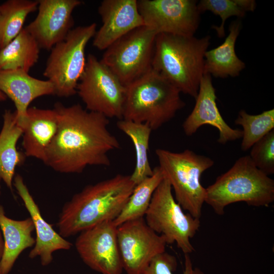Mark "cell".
Instances as JSON below:
<instances>
[{
    "label": "cell",
    "mask_w": 274,
    "mask_h": 274,
    "mask_svg": "<svg viewBox=\"0 0 274 274\" xmlns=\"http://www.w3.org/2000/svg\"><path fill=\"white\" fill-rule=\"evenodd\" d=\"M58 115L57 132L44 163L63 174H80L88 166H110L108 153L120 144L109 130V118L80 104L54 105Z\"/></svg>",
    "instance_id": "6da1fadb"
},
{
    "label": "cell",
    "mask_w": 274,
    "mask_h": 274,
    "mask_svg": "<svg viewBox=\"0 0 274 274\" xmlns=\"http://www.w3.org/2000/svg\"><path fill=\"white\" fill-rule=\"evenodd\" d=\"M135 185L130 175L118 174L85 186L63 206L57 223L59 234L68 237L119 215Z\"/></svg>",
    "instance_id": "7a4b0ae2"
},
{
    "label": "cell",
    "mask_w": 274,
    "mask_h": 274,
    "mask_svg": "<svg viewBox=\"0 0 274 274\" xmlns=\"http://www.w3.org/2000/svg\"><path fill=\"white\" fill-rule=\"evenodd\" d=\"M209 36L198 38L159 33L155 40L152 68L181 93L195 99L204 75V55Z\"/></svg>",
    "instance_id": "3957f363"
},
{
    "label": "cell",
    "mask_w": 274,
    "mask_h": 274,
    "mask_svg": "<svg viewBox=\"0 0 274 274\" xmlns=\"http://www.w3.org/2000/svg\"><path fill=\"white\" fill-rule=\"evenodd\" d=\"M122 119L147 123L156 130L185 106L180 91L151 68L125 86Z\"/></svg>",
    "instance_id": "277c9868"
},
{
    "label": "cell",
    "mask_w": 274,
    "mask_h": 274,
    "mask_svg": "<svg viewBox=\"0 0 274 274\" xmlns=\"http://www.w3.org/2000/svg\"><path fill=\"white\" fill-rule=\"evenodd\" d=\"M206 191L205 202L222 215L226 207L237 202L253 207L269 206L274 201V180L256 167L249 155L245 156Z\"/></svg>",
    "instance_id": "5b68a950"
},
{
    "label": "cell",
    "mask_w": 274,
    "mask_h": 274,
    "mask_svg": "<svg viewBox=\"0 0 274 274\" xmlns=\"http://www.w3.org/2000/svg\"><path fill=\"white\" fill-rule=\"evenodd\" d=\"M155 153L158 166L174 189L177 202L183 210L200 219L206 192L200 183V177L214 165V161L189 149L174 152L157 149Z\"/></svg>",
    "instance_id": "8992f818"
},
{
    "label": "cell",
    "mask_w": 274,
    "mask_h": 274,
    "mask_svg": "<svg viewBox=\"0 0 274 274\" xmlns=\"http://www.w3.org/2000/svg\"><path fill=\"white\" fill-rule=\"evenodd\" d=\"M96 28L95 23L72 28L50 50L43 75L53 84L54 95L68 97L77 93L86 64L85 49Z\"/></svg>",
    "instance_id": "52a82bcc"
},
{
    "label": "cell",
    "mask_w": 274,
    "mask_h": 274,
    "mask_svg": "<svg viewBox=\"0 0 274 274\" xmlns=\"http://www.w3.org/2000/svg\"><path fill=\"white\" fill-rule=\"evenodd\" d=\"M144 216L147 225L164 236L167 244L176 243L184 254L194 251L190 239L198 231L200 220L184 212L175 199L166 178L164 177L154 192Z\"/></svg>",
    "instance_id": "ba28073f"
},
{
    "label": "cell",
    "mask_w": 274,
    "mask_h": 274,
    "mask_svg": "<svg viewBox=\"0 0 274 274\" xmlns=\"http://www.w3.org/2000/svg\"><path fill=\"white\" fill-rule=\"evenodd\" d=\"M126 87L100 60L89 54L77 87L86 109L107 118L122 119Z\"/></svg>",
    "instance_id": "9c48e42d"
},
{
    "label": "cell",
    "mask_w": 274,
    "mask_h": 274,
    "mask_svg": "<svg viewBox=\"0 0 274 274\" xmlns=\"http://www.w3.org/2000/svg\"><path fill=\"white\" fill-rule=\"evenodd\" d=\"M156 35L147 26L139 27L106 49L100 61L126 86L152 68Z\"/></svg>",
    "instance_id": "30bf717a"
},
{
    "label": "cell",
    "mask_w": 274,
    "mask_h": 274,
    "mask_svg": "<svg viewBox=\"0 0 274 274\" xmlns=\"http://www.w3.org/2000/svg\"><path fill=\"white\" fill-rule=\"evenodd\" d=\"M194 0H139V11L144 25L156 33L194 36L200 23Z\"/></svg>",
    "instance_id": "8fae6325"
},
{
    "label": "cell",
    "mask_w": 274,
    "mask_h": 274,
    "mask_svg": "<svg viewBox=\"0 0 274 274\" xmlns=\"http://www.w3.org/2000/svg\"><path fill=\"white\" fill-rule=\"evenodd\" d=\"M118 245L127 274H141L152 260L165 252L164 236L153 231L144 217L126 221L117 228Z\"/></svg>",
    "instance_id": "7c38bea8"
},
{
    "label": "cell",
    "mask_w": 274,
    "mask_h": 274,
    "mask_svg": "<svg viewBox=\"0 0 274 274\" xmlns=\"http://www.w3.org/2000/svg\"><path fill=\"white\" fill-rule=\"evenodd\" d=\"M113 220L98 224L79 233L75 245L83 262L102 274H121L123 269Z\"/></svg>",
    "instance_id": "4fadbf2b"
},
{
    "label": "cell",
    "mask_w": 274,
    "mask_h": 274,
    "mask_svg": "<svg viewBox=\"0 0 274 274\" xmlns=\"http://www.w3.org/2000/svg\"><path fill=\"white\" fill-rule=\"evenodd\" d=\"M36 18L24 28L40 49L50 50L63 40L74 25L72 14L82 4L80 0H38Z\"/></svg>",
    "instance_id": "5bb4252c"
},
{
    "label": "cell",
    "mask_w": 274,
    "mask_h": 274,
    "mask_svg": "<svg viewBox=\"0 0 274 274\" xmlns=\"http://www.w3.org/2000/svg\"><path fill=\"white\" fill-rule=\"evenodd\" d=\"M102 25L96 30L93 45L106 50L132 30L144 25L136 0H104L98 8Z\"/></svg>",
    "instance_id": "9a60e30c"
},
{
    "label": "cell",
    "mask_w": 274,
    "mask_h": 274,
    "mask_svg": "<svg viewBox=\"0 0 274 274\" xmlns=\"http://www.w3.org/2000/svg\"><path fill=\"white\" fill-rule=\"evenodd\" d=\"M195 99L193 109L182 125L186 135L191 136L201 126L209 125L218 130L217 141L221 144L242 138V130L230 127L221 115L217 106L215 89L210 75H203Z\"/></svg>",
    "instance_id": "2e32d148"
},
{
    "label": "cell",
    "mask_w": 274,
    "mask_h": 274,
    "mask_svg": "<svg viewBox=\"0 0 274 274\" xmlns=\"http://www.w3.org/2000/svg\"><path fill=\"white\" fill-rule=\"evenodd\" d=\"M13 185L30 214L36 233V243L28 256L30 258L39 257L41 264L47 265L52 262L54 252L70 250L73 245L55 231L52 225L43 218L38 206L20 175L14 177Z\"/></svg>",
    "instance_id": "e0dca14e"
},
{
    "label": "cell",
    "mask_w": 274,
    "mask_h": 274,
    "mask_svg": "<svg viewBox=\"0 0 274 274\" xmlns=\"http://www.w3.org/2000/svg\"><path fill=\"white\" fill-rule=\"evenodd\" d=\"M0 91L14 102L16 121L22 129L30 104L38 97L54 95L51 82L31 77L21 69L0 70Z\"/></svg>",
    "instance_id": "ac0fdd59"
},
{
    "label": "cell",
    "mask_w": 274,
    "mask_h": 274,
    "mask_svg": "<svg viewBox=\"0 0 274 274\" xmlns=\"http://www.w3.org/2000/svg\"><path fill=\"white\" fill-rule=\"evenodd\" d=\"M58 125V115L54 108L45 109L29 107L22 135L25 156L44 162Z\"/></svg>",
    "instance_id": "d6986e66"
},
{
    "label": "cell",
    "mask_w": 274,
    "mask_h": 274,
    "mask_svg": "<svg viewBox=\"0 0 274 274\" xmlns=\"http://www.w3.org/2000/svg\"><path fill=\"white\" fill-rule=\"evenodd\" d=\"M0 229L4 242L0 274H8L20 254L35 245L36 238L32 235L35 226L30 217L21 220L9 218L0 205Z\"/></svg>",
    "instance_id": "ffe728a7"
},
{
    "label": "cell",
    "mask_w": 274,
    "mask_h": 274,
    "mask_svg": "<svg viewBox=\"0 0 274 274\" xmlns=\"http://www.w3.org/2000/svg\"><path fill=\"white\" fill-rule=\"evenodd\" d=\"M241 27L239 21L232 22L229 27V34L224 41L218 47L206 51L204 74L222 78L235 77L245 68V63L237 57L235 51V42Z\"/></svg>",
    "instance_id": "44dd1931"
},
{
    "label": "cell",
    "mask_w": 274,
    "mask_h": 274,
    "mask_svg": "<svg viewBox=\"0 0 274 274\" xmlns=\"http://www.w3.org/2000/svg\"><path fill=\"white\" fill-rule=\"evenodd\" d=\"M3 117L0 132V178L12 191L15 169L22 163L25 156L17 148L23 129L17 124L15 112L6 110Z\"/></svg>",
    "instance_id": "7402d4cb"
},
{
    "label": "cell",
    "mask_w": 274,
    "mask_h": 274,
    "mask_svg": "<svg viewBox=\"0 0 274 274\" xmlns=\"http://www.w3.org/2000/svg\"><path fill=\"white\" fill-rule=\"evenodd\" d=\"M40 48L24 28L5 47L0 49V70L21 69L27 73L38 62Z\"/></svg>",
    "instance_id": "603a6c76"
},
{
    "label": "cell",
    "mask_w": 274,
    "mask_h": 274,
    "mask_svg": "<svg viewBox=\"0 0 274 274\" xmlns=\"http://www.w3.org/2000/svg\"><path fill=\"white\" fill-rule=\"evenodd\" d=\"M118 128L131 140L135 151V166L130 179L135 185L151 176L153 169L150 166L148 152L152 129L147 123L135 122L120 119L117 122Z\"/></svg>",
    "instance_id": "cb8c5ba5"
},
{
    "label": "cell",
    "mask_w": 274,
    "mask_h": 274,
    "mask_svg": "<svg viewBox=\"0 0 274 274\" xmlns=\"http://www.w3.org/2000/svg\"><path fill=\"white\" fill-rule=\"evenodd\" d=\"M38 6V0H8L0 5V49L19 35L27 16Z\"/></svg>",
    "instance_id": "d4e9b609"
},
{
    "label": "cell",
    "mask_w": 274,
    "mask_h": 274,
    "mask_svg": "<svg viewBox=\"0 0 274 274\" xmlns=\"http://www.w3.org/2000/svg\"><path fill=\"white\" fill-rule=\"evenodd\" d=\"M164 178L158 166L153 175L135 185L119 215L113 221L116 226L132 220L144 217L155 189Z\"/></svg>",
    "instance_id": "484cf974"
},
{
    "label": "cell",
    "mask_w": 274,
    "mask_h": 274,
    "mask_svg": "<svg viewBox=\"0 0 274 274\" xmlns=\"http://www.w3.org/2000/svg\"><path fill=\"white\" fill-rule=\"evenodd\" d=\"M234 123L243 127L241 149L247 151L274 129V109L263 111L258 115H251L242 110L238 112Z\"/></svg>",
    "instance_id": "4316f807"
},
{
    "label": "cell",
    "mask_w": 274,
    "mask_h": 274,
    "mask_svg": "<svg viewBox=\"0 0 274 274\" xmlns=\"http://www.w3.org/2000/svg\"><path fill=\"white\" fill-rule=\"evenodd\" d=\"M200 13L209 11L221 18L219 26H213L219 38L225 36L224 24L231 16L243 17L246 12L238 5L236 0H201L197 3Z\"/></svg>",
    "instance_id": "83f0119b"
},
{
    "label": "cell",
    "mask_w": 274,
    "mask_h": 274,
    "mask_svg": "<svg viewBox=\"0 0 274 274\" xmlns=\"http://www.w3.org/2000/svg\"><path fill=\"white\" fill-rule=\"evenodd\" d=\"M250 157L254 165L267 176L274 174V129L251 148Z\"/></svg>",
    "instance_id": "f1b7e54d"
},
{
    "label": "cell",
    "mask_w": 274,
    "mask_h": 274,
    "mask_svg": "<svg viewBox=\"0 0 274 274\" xmlns=\"http://www.w3.org/2000/svg\"><path fill=\"white\" fill-rule=\"evenodd\" d=\"M184 258L183 274H204L199 268L193 267L189 254H184ZM177 267L176 258L165 252L154 257L141 274H174Z\"/></svg>",
    "instance_id": "f546056e"
},
{
    "label": "cell",
    "mask_w": 274,
    "mask_h": 274,
    "mask_svg": "<svg viewBox=\"0 0 274 274\" xmlns=\"http://www.w3.org/2000/svg\"><path fill=\"white\" fill-rule=\"evenodd\" d=\"M238 5L246 12L253 11L256 7V3L253 0H236Z\"/></svg>",
    "instance_id": "4dcf8cb0"
},
{
    "label": "cell",
    "mask_w": 274,
    "mask_h": 274,
    "mask_svg": "<svg viewBox=\"0 0 274 274\" xmlns=\"http://www.w3.org/2000/svg\"><path fill=\"white\" fill-rule=\"evenodd\" d=\"M4 249V242L2 231L0 229V264L3 257Z\"/></svg>",
    "instance_id": "1f68e13d"
},
{
    "label": "cell",
    "mask_w": 274,
    "mask_h": 274,
    "mask_svg": "<svg viewBox=\"0 0 274 274\" xmlns=\"http://www.w3.org/2000/svg\"><path fill=\"white\" fill-rule=\"evenodd\" d=\"M7 97L0 91V101H4L7 100Z\"/></svg>",
    "instance_id": "d6a6232c"
},
{
    "label": "cell",
    "mask_w": 274,
    "mask_h": 274,
    "mask_svg": "<svg viewBox=\"0 0 274 274\" xmlns=\"http://www.w3.org/2000/svg\"><path fill=\"white\" fill-rule=\"evenodd\" d=\"M1 181H2V180L0 178V195H1Z\"/></svg>",
    "instance_id": "836d02e7"
}]
</instances>
